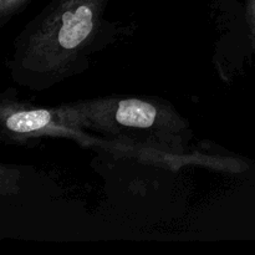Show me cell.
<instances>
[{"instance_id": "6da1fadb", "label": "cell", "mask_w": 255, "mask_h": 255, "mask_svg": "<svg viewBox=\"0 0 255 255\" xmlns=\"http://www.w3.org/2000/svg\"><path fill=\"white\" fill-rule=\"evenodd\" d=\"M110 0H52L14 41L9 70L15 82L45 90L87 67L105 27Z\"/></svg>"}, {"instance_id": "277c9868", "label": "cell", "mask_w": 255, "mask_h": 255, "mask_svg": "<svg viewBox=\"0 0 255 255\" xmlns=\"http://www.w3.org/2000/svg\"><path fill=\"white\" fill-rule=\"evenodd\" d=\"M30 0H0V19L1 25L19 12Z\"/></svg>"}, {"instance_id": "7a4b0ae2", "label": "cell", "mask_w": 255, "mask_h": 255, "mask_svg": "<svg viewBox=\"0 0 255 255\" xmlns=\"http://www.w3.org/2000/svg\"><path fill=\"white\" fill-rule=\"evenodd\" d=\"M115 119L121 126L149 128L153 126L157 119V110L153 105L142 100H124L117 105Z\"/></svg>"}, {"instance_id": "5b68a950", "label": "cell", "mask_w": 255, "mask_h": 255, "mask_svg": "<svg viewBox=\"0 0 255 255\" xmlns=\"http://www.w3.org/2000/svg\"><path fill=\"white\" fill-rule=\"evenodd\" d=\"M254 10H255V5H254Z\"/></svg>"}, {"instance_id": "3957f363", "label": "cell", "mask_w": 255, "mask_h": 255, "mask_svg": "<svg viewBox=\"0 0 255 255\" xmlns=\"http://www.w3.org/2000/svg\"><path fill=\"white\" fill-rule=\"evenodd\" d=\"M54 121V115L49 110H22L10 114L5 119V128L20 134L34 133L46 128Z\"/></svg>"}]
</instances>
